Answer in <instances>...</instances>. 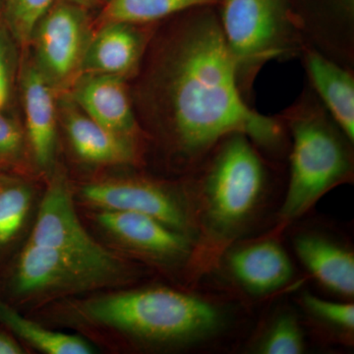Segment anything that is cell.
<instances>
[{"mask_svg":"<svg viewBox=\"0 0 354 354\" xmlns=\"http://www.w3.org/2000/svg\"><path fill=\"white\" fill-rule=\"evenodd\" d=\"M64 104V127L72 148L81 160L94 165H125L135 160L131 140L102 127L73 102Z\"/></svg>","mask_w":354,"mask_h":354,"instance_id":"obj_15","label":"cell"},{"mask_svg":"<svg viewBox=\"0 0 354 354\" xmlns=\"http://www.w3.org/2000/svg\"><path fill=\"white\" fill-rule=\"evenodd\" d=\"M95 216L101 227L125 245L144 255L156 259L174 260L189 253V242L185 235L153 216L104 209Z\"/></svg>","mask_w":354,"mask_h":354,"instance_id":"obj_11","label":"cell"},{"mask_svg":"<svg viewBox=\"0 0 354 354\" xmlns=\"http://www.w3.org/2000/svg\"><path fill=\"white\" fill-rule=\"evenodd\" d=\"M348 9L353 8V0H344Z\"/></svg>","mask_w":354,"mask_h":354,"instance_id":"obj_28","label":"cell"},{"mask_svg":"<svg viewBox=\"0 0 354 354\" xmlns=\"http://www.w3.org/2000/svg\"><path fill=\"white\" fill-rule=\"evenodd\" d=\"M125 78L102 74H81L70 87L72 102L109 131L133 140L136 120Z\"/></svg>","mask_w":354,"mask_h":354,"instance_id":"obj_10","label":"cell"},{"mask_svg":"<svg viewBox=\"0 0 354 354\" xmlns=\"http://www.w3.org/2000/svg\"><path fill=\"white\" fill-rule=\"evenodd\" d=\"M81 195L88 205L104 211L144 214L183 234L190 227L189 216L180 203L162 186L150 181H97L84 186Z\"/></svg>","mask_w":354,"mask_h":354,"instance_id":"obj_9","label":"cell"},{"mask_svg":"<svg viewBox=\"0 0 354 354\" xmlns=\"http://www.w3.org/2000/svg\"><path fill=\"white\" fill-rule=\"evenodd\" d=\"M304 308L330 327L353 334L354 330V305L344 302L330 301L315 297L311 293H304L301 298Z\"/></svg>","mask_w":354,"mask_h":354,"instance_id":"obj_23","label":"cell"},{"mask_svg":"<svg viewBox=\"0 0 354 354\" xmlns=\"http://www.w3.org/2000/svg\"><path fill=\"white\" fill-rule=\"evenodd\" d=\"M295 250L321 286L344 298L354 295V256L346 247L317 234L297 235Z\"/></svg>","mask_w":354,"mask_h":354,"instance_id":"obj_16","label":"cell"},{"mask_svg":"<svg viewBox=\"0 0 354 354\" xmlns=\"http://www.w3.org/2000/svg\"><path fill=\"white\" fill-rule=\"evenodd\" d=\"M248 137L234 134L218 144L199 191V227L205 241L225 246L259 213L267 190L260 156Z\"/></svg>","mask_w":354,"mask_h":354,"instance_id":"obj_3","label":"cell"},{"mask_svg":"<svg viewBox=\"0 0 354 354\" xmlns=\"http://www.w3.org/2000/svg\"><path fill=\"white\" fill-rule=\"evenodd\" d=\"M23 146L20 128L0 114V162L12 160L19 155Z\"/></svg>","mask_w":354,"mask_h":354,"instance_id":"obj_24","label":"cell"},{"mask_svg":"<svg viewBox=\"0 0 354 354\" xmlns=\"http://www.w3.org/2000/svg\"><path fill=\"white\" fill-rule=\"evenodd\" d=\"M158 57L156 106L186 157L201 158L234 134L262 146L279 143L278 121L254 111L242 99L239 66L213 14L181 25Z\"/></svg>","mask_w":354,"mask_h":354,"instance_id":"obj_1","label":"cell"},{"mask_svg":"<svg viewBox=\"0 0 354 354\" xmlns=\"http://www.w3.org/2000/svg\"><path fill=\"white\" fill-rule=\"evenodd\" d=\"M92 322L162 344L201 342L220 332L223 313L201 297L165 288L121 291L84 302Z\"/></svg>","mask_w":354,"mask_h":354,"instance_id":"obj_2","label":"cell"},{"mask_svg":"<svg viewBox=\"0 0 354 354\" xmlns=\"http://www.w3.org/2000/svg\"><path fill=\"white\" fill-rule=\"evenodd\" d=\"M24 353L19 344L6 333L0 332V354Z\"/></svg>","mask_w":354,"mask_h":354,"instance_id":"obj_26","label":"cell"},{"mask_svg":"<svg viewBox=\"0 0 354 354\" xmlns=\"http://www.w3.org/2000/svg\"><path fill=\"white\" fill-rule=\"evenodd\" d=\"M29 242L57 249L114 276L120 274V261L95 241L81 225L62 176L53 177L48 184Z\"/></svg>","mask_w":354,"mask_h":354,"instance_id":"obj_7","label":"cell"},{"mask_svg":"<svg viewBox=\"0 0 354 354\" xmlns=\"http://www.w3.org/2000/svg\"><path fill=\"white\" fill-rule=\"evenodd\" d=\"M9 85L8 57L3 39L0 37V88Z\"/></svg>","mask_w":354,"mask_h":354,"instance_id":"obj_25","label":"cell"},{"mask_svg":"<svg viewBox=\"0 0 354 354\" xmlns=\"http://www.w3.org/2000/svg\"><path fill=\"white\" fill-rule=\"evenodd\" d=\"M102 1L106 2V0H70L72 3H75L81 7L95 6V4L100 3Z\"/></svg>","mask_w":354,"mask_h":354,"instance_id":"obj_27","label":"cell"},{"mask_svg":"<svg viewBox=\"0 0 354 354\" xmlns=\"http://www.w3.org/2000/svg\"><path fill=\"white\" fill-rule=\"evenodd\" d=\"M304 333L297 318L283 313L270 326L258 351L264 354H298L304 353Z\"/></svg>","mask_w":354,"mask_h":354,"instance_id":"obj_21","label":"cell"},{"mask_svg":"<svg viewBox=\"0 0 354 354\" xmlns=\"http://www.w3.org/2000/svg\"><path fill=\"white\" fill-rule=\"evenodd\" d=\"M220 22L239 73L293 50L281 0H223Z\"/></svg>","mask_w":354,"mask_h":354,"instance_id":"obj_5","label":"cell"},{"mask_svg":"<svg viewBox=\"0 0 354 354\" xmlns=\"http://www.w3.org/2000/svg\"><path fill=\"white\" fill-rule=\"evenodd\" d=\"M32 192L29 186L15 179H0V245L12 241L24 223Z\"/></svg>","mask_w":354,"mask_h":354,"instance_id":"obj_20","label":"cell"},{"mask_svg":"<svg viewBox=\"0 0 354 354\" xmlns=\"http://www.w3.org/2000/svg\"><path fill=\"white\" fill-rule=\"evenodd\" d=\"M57 0H6V19L20 44L31 43L35 29Z\"/></svg>","mask_w":354,"mask_h":354,"instance_id":"obj_22","label":"cell"},{"mask_svg":"<svg viewBox=\"0 0 354 354\" xmlns=\"http://www.w3.org/2000/svg\"><path fill=\"white\" fill-rule=\"evenodd\" d=\"M135 26L122 22L100 24L88 41L81 74L127 78L133 73L144 50L143 35Z\"/></svg>","mask_w":354,"mask_h":354,"instance_id":"obj_13","label":"cell"},{"mask_svg":"<svg viewBox=\"0 0 354 354\" xmlns=\"http://www.w3.org/2000/svg\"><path fill=\"white\" fill-rule=\"evenodd\" d=\"M290 120V179L279 213L285 221L304 215L353 171L342 135L323 113L300 109Z\"/></svg>","mask_w":354,"mask_h":354,"instance_id":"obj_4","label":"cell"},{"mask_svg":"<svg viewBox=\"0 0 354 354\" xmlns=\"http://www.w3.org/2000/svg\"><path fill=\"white\" fill-rule=\"evenodd\" d=\"M90 31L82 7L55 2L37 25L35 65L55 91L69 90L80 76Z\"/></svg>","mask_w":354,"mask_h":354,"instance_id":"obj_6","label":"cell"},{"mask_svg":"<svg viewBox=\"0 0 354 354\" xmlns=\"http://www.w3.org/2000/svg\"><path fill=\"white\" fill-rule=\"evenodd\" d=\"M227 268L249 293L265 295L290 283L292 263L278 241H262L234 249L227 256Z\"/></svg>","mask_w":354,"mask_h":354,"instance_id":"obj_12","label":"cell"},{"mask_svg":"<svg viewBox=\"0 0 354 354\" xmlns=\"http://www.w3.org/2000/svg\"><path fill=\"white\" fill-rule=\"evenodd\" d=\"M113 277L57 249L28 242L18 261L14 283L22 295H41L88 290Z\"/></svg>","mask_w":354,"mask_h":354,"instance_id":"obj_8","label":"cell"},{"mask_svg":"<svg viewBox=\"0 0 354 354\" xmlns=\"http://www.w3.org/2000/svg\"><path fill=\"white\" fill-rule=\"evenodd\" d=\"M305 66L333 120L349 142L354 139V80L348 71L315 50L305 53Z\"/></svg>","mask_w":354,"mask_h":354,"instance_id":"obj_17","label":"cell"},{"mask_svg":"<svg viewBox=\"0 0 354 354\" xmlns=\"http://www.w3.org/2000/svg\"><path fill=\"white\" fill-rule=\"evenodd\" d=\"M0 321L31 346L48 354H91L94 349L82 337L53 332L20 315L0 301Z\"/></svg>","mask_w":354,"mask_h":354,"instance_id":"obj_18","label":"cell"},{"mask_svg":"<svg viewBox=\"0 0 354 354\" xmlns=\"http://www.w3.org/2000/svg\"><path fill=\"white\" fill-rule=\"evenodd\" d=\"M218 0H106L100 23L137 25L164 19L191 8L211 6Z\"/></svg>","mask_w":354,"mask_h":354,"instance_id":"obj_19","label":"cell"},{"mask_svg":"<svg viewBox=\"0 0 354 354\" xmlns=\"http://www.w3.org/2000/svg\"><path fill=\"white\" fill-rule=\"evenodd\" d=\"M22 91L26 127L32 156L39 167L46 169L53 164L57 142L55 91L35 64L24 70Z\"/></svg>","mask_w":354,"mask_h":354,"instance_id":"obj_14","label":"cell"}]
</instances>
